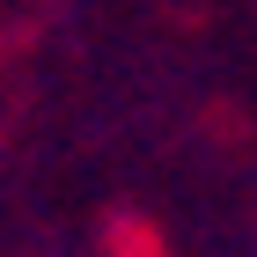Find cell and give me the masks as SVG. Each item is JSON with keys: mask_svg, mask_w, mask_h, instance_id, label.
<instances>
[]
</instances>
